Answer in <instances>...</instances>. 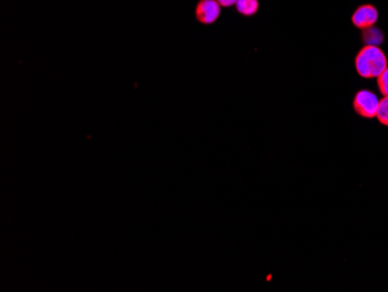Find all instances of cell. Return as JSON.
Segmentation results:
<instances>
[{"mask_svg":"<svg viewBox=\"0 0 388 292\" xmlns=\"http://www.w3.org/2000/svg\"><path fill=\"white\" fill-rule=\"evenodd\" d=\"M354 66L361 77L377 78L387 69V58L379 47H363L354 58Z\"/></svg>","mask_w":388,"mask_h":292,"instance_id":"1","label":"cell"},{"mask_svg":"<svg viewBox=\"0 0 388 292\" xmlns=\"http://www.w3.org/2000/svg\"><path fill=\"white\" fill-rule=\"evenodd\" d=\"M379 99L377 95H374L369 90H361L356 93L354 99V108L358 116L373 119L377 117Z\"/></svg>","mask_w":388,"mask_h":292,"instance_id":"2","label":"cell"},{"mask_svg":"<svg viewBox=\"0 0 388 292\" xmlns=\"http://www.w3.org/2000/svg\"><path fill=\"white\" fill-rule=\"evenodd\" d=\"M221 16V5L217 0H199L195 6V18L202 25H212Z\"/></svg>","mask_w":388,"mask_h":292,"instance_id":"3","label":"cell"},{"mask_svg":"<svg viewBox=\"0 0 388 292\" xmlns=\"http://www.w3.org/2000/svg\"><path fill=\"white\" fill-rule=\"evenodd\" d=\"M379 18L377 8L373 5L365 4L357 8L352 14V23L359 29L373 27Z\"/></svg>","mask_w":388,"mask_h":292,"instance_id":"4","label":"cell"},{"mask_svg":"<svg viewBox=\"0 0 388 292\" xmlns=\"http://www.w3.org/2000/svg\"><path fill=\"white\" fill-rule=\"evenodd\" d=\"M363 41L365 46L379 47L384 41V35L379 28H366L363 29Z\"/></svg>","mask_w":388,"mask_h":292,"instance_id":"5","label":"cell"},{"mask_svg":"<svg viewBox=\"0 0 388 292\" xmlns=\"http://www.w3.org/2000/svg\"><path fill=\"white\" fill-rule=\"evenodd\" d=\"M237 11L244 16H255L259 10V0H237Z\"/></svg>","mask_w":388,"mask_h":292,"instance_id":"6","label":"cell"},{"mask_svg":"<svg viewBox=\"0 0 388 292\" xmlns=\"http://www.w3.org/2000/svg\"><path fill=\"white\" fill-rule=\"evenodd\" d=\"M377 119L384 126H388V96L379 100L378 106Z\"/></svg>","mask_w":388,"mask_h":292,"instance_id":"7","label":"cell"},{"mask_svg":"<svg viewBox=\"0 0 388 292\" xmlns=\"http://www.w3.org/2000/svg\"><path fill=\"white\" fill-rule=\"evenodd\" d=\"M377 84L379 91L383 96H388V68L377 77Z\"/></svg>","mask_w":388,"mask_h":292,"instance_id":"8","label":"cell"},{"mask_svg":"<svg viewBox=\"0 0 388 292\" xmlns=\"http://www.w3.org/2000/svg\"><path fill=\"white\" fill-rule=\"evenodd\" d=\"M217 3H219L222 8H232L234 5H237V0H217Z\"/></svg>","mask_w":388,"mask_h":292,"instance_id":"9","label":"cell"}]
</instances>
